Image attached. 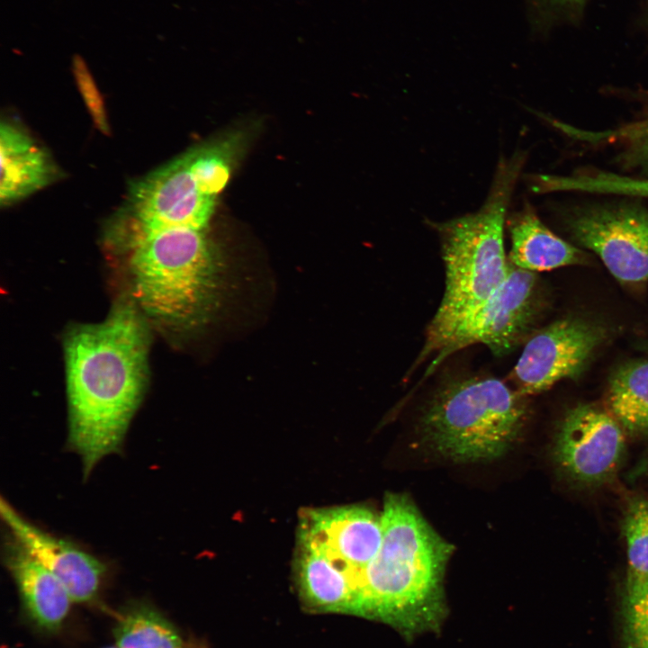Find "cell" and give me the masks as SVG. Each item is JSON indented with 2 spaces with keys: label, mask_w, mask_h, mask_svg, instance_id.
Here are the masks:
<instances>
[{
  "label": "cell",
  "mask_w": 648,
  "mask_h": 648,
  "mask_svg": "<svg viewBox=\"0 0 648 648\" xmlns=\"http://www.w3.org/2000/svg\"><path fill=\"white\" fill-rule=\"evenodd\" d=\"M68 446L88 477L121 450L144 396L148 334L132 303L118 304L99 323L79 325L65 339Z\"/></svg>",
  "instance_id": "6da1fadb"
},
{
  "label": "cell",
  "mask_w": 648,
  "mask_h": 648,
  "mask_svg": "<svg viewBox=\"0 0 648 648\" xmlns=\"http://www.w3.org/2000/svg\"><path fill=\"white\" fill-rule=\"evenodd\" d=\"M526 162V153L501 158L486 200L474 212L429 222L437 233L445 268L440 304L429 322L416 364L434 356L432 365L474 319L508 276L504 248L509 202Z\"/></svg>",
  "instance_id": "7a4b0ae2"
},
{
  "label": "cell",
  "mask_w": 648,
  "mask_h": 648,
  "mask_svg": "<svg viewBox=\"0 0 648 648\" xmlns=\"http://www.w3.org/2000/svg\"><path fill=\"white\" fill-rule=\"evenodd\" d=\"M382 541L359 572L360 615L412 628L433 621L453 546L410 500L388 493L381 514Z\"/></svg>",
  "instance_id": "3957f363"
},
{
  "label": "cell",
  "mask_w": 648,
  "mask_h": 648,
  "mask_svg": "<svg viewBox=\"0 0 648 648\" xmlns=\"http://www.w3.org/2000/svg\"><path fill=\"white\" fill-rule=\"evenodd\" d=\"M130 270L139 305L176 328L192 329L214 311L221 262L205 230L138 228Z\"/></svg>",
  "instance_id": "277c9868"
},
{
  "label": "cell",
  "mask_w": 648,
  "mask_h": 648,
  "mask_svg": "<svg viewBox=\"0 0 648 648\" xmlns=\"http://www.w3.org/2000/svg\"><path fill=\"white\" fill-rule=\"evenodd\" d=\"M523 397L493 376L467 375L446 381L422 412L425 438L453 461L497 459L520 434L526 413Z\"/></svg>",
  "instance_id": "5b68a950"
},
{
  "label": "cell",
  "mask_w": 648,
  "mask_h": 648,
  "mask_svg": "<svg viewBox=\"0 0 648 648\" xmlns=\"http://www.w3.org/2000/svg\"><path fill=\"white\" fill-rule=\"evenodd\" d=\"M219 194L193 148L135 182L130 200L138 228L205 230Z\"/></svg>",
  "instance_id": "8992f818"
},
{
  "label": "cell",
  "mask_w": 648,
  "mask_h": 648,
  "mask_svg": "<svg viewBox=\"0 0 648 648\" xmlns=\"http://www.w3.org/2000/svg\"><path fill=\"white\" fill-rule=\"evenodd\" d=\"M608 332L598 321L578 316L561 318L535 331L511 371L515 390L523 396L537 394L562 380L577 378Z\"/></svg>",
  "instance_id": "52a82bcc"
},
{
  "label": "cell",
  "mask_w": 648,
  "mask_h": 648,
  "mask_svg": "<svg viewBox=\"0 0 648 648\" xmlns=\"http://www.w3.org/2000/svg\"><path fill=\"white\" fill-rule=\"evenodd\" d=\"M570 232L594 252L619 283L648 282V211L635 204L602 206L575 212Z\"/></svg>",
  "instance_id": "ba28073f"
},
{
  "label": "cell",
  "mask_w": 648,
  "mask_h": 648,
  "mask_svg": "<svg viewBox=\"0 0 648 648\" xmlns=\"http://www.w3.org/2000/svg\"><path fill=\"white\" fill-rule=\"evenodd\" d=\"M536 273L515 266L503 284L474 319L453 339L431 372L446 356L473 344L486 346L493 355L505 356L533 335L540 311V293Z\"/></svg>",
  "instance_id": "9c48e42d"
},
{
  "label": "cell",
  "mask_w": 648,
  "mask_h": 648,
  "mask_svg": "<svg viewBox=\"0 0 648 648\" xmlns=\"http://www.w3.org/2000/svg\"><path fill=\"white\" fill-rule=\"evenodd\" d=\"M625 451L623 428L612 414L589 404L570 410L562 421L554 457L574 481H607L619 467Z\"/></svg>",
  "instance_id": "30bf717a"
},
{
  "label": "cell",
  "mask_w": 648,
  "mask_h": 648,
  "mask_svg": "<svg viewBox=\"0 0 648 648\" xmlns=\"http://www.w3.org/2000/svg\"><path fill=\"white\" fill-rule=\"evenodd\" d=\"M298 539L307 541L356 575L375 557L382 541L381 515L346 505L302 511Z\"/></svg>",
  "instance_id": "8fae6325"
},
{
  "label": "cell",
  "mask_w": 648,
  "mask_h": 648,
  "mask_svg": "<svg viewBox=\"0 0 648 648\" xmlns=\"http://www.w3.org/2000/svg\"><path fill=\"white\" fill-rule=\"evenodd\" d=\"M0 514L9 533L58 579L74 603L97 598L107 571L102 561L33 525L3 498Z\"/></svg>",
  "instance_id": "7c38bea8"
},
{
  "label": "cell",
  "mask_w": 648,
  "mask_h": 648,
  "mask_svg": "<svg viewBox=\"0 0 648 648\" xmlns=\"http://www.w3.org/2000/svg\"><path fill=\"white\" fill-rule=\"evenodd\" d=\"M4 562L29 618L45 632L58 631L73 603L64 585L11 533L4 547Z\"/></svg>",
  "instance_id": "4fadbf2b"
},
{
  "label": "cell",
  "mask_w": 648,
  "mask_h": 648,
  "mask_svg": "<svg viewBox=\"0 0 648 648\" xmlns=\"http://www.w3.org/2000/svg\"><path fill=\"white\" fill-rule=\"evenodd\" d=\"M295 580L303 604L316 612L360 615L357 576L312 544L297 538Z\"/></svg>",
  "instance_id": "5bb4252c"
},
{
  "label": "cell",
  "mask_w": 648,
  "mask_h": 648,
  "mask_svg": "<svg viewBox=\"0 0 648 648\" xmlns=\"http://www.w3.org/2000/svg\"><path fill=\"white\" fill-rule=\"evenodd\" d=\"M0 202L8 205L43 188L58 171L47 151L10 122L0 128Z\"/></svg>",
  "instance_id": "9a60e30c"
},
{
  "label": "cell",
  "mask_w": 648,
  "mask_h": 648,
  "mask_svg": "<svg viewBox=\"0 0 648 648\" xmlns=\"http://www.w3.org/2000/svg\"><path fill=\"white\" fill-rule=\"evenodd\" d=\"M507 225L508 257L515 266L537 273L584 262L582 251L549 230L527 203L508 217Z\"/></svg>",
  "instance_id": "2e32d148"
},
{
  "label": "cell",
  "mask_w": 648,
  "mask_h": 648,
  "mask_svg": "<svg viewBox=\"0 0 648 648\" xmlns=\"http://www.w3.org/2000/svg\"><path fill=\"white\" fill-rule=\"evenodd\" d=\"M608 400L611 414L623 428L648 435V360L618 366L609 380Z\"/></svg>",
  "instance_id": "e0dca14e"
},
{
  "label": "cell",
  "mask_w": 648,
  "mask_h": 648,
  "mask_svg": "<svg viewBox=\"0 0 648 648\" xmlns=\"http://www.w3.org/2000/svg\"><path fill=\"white\" fill-rule=\"evenodd\" d=\"M113 636L119 648H186L174 625L144 601L131 603L121 611Z\"/></svg>",
  "instance_id": "ac0fdd59"
},
{
  "label": "cell",
  "mask_w": 648,
  "mask_h": 648,
  "mask_svg": "<svg viewBox=\"0 0 648 648\" xmlns=\"http://www.w3.org/2000/svg\"><path fill=\"white\" fill-rule=\"evenodd\" d=\"M623 527L628 560L627 580H648V500L637 499L629 505Z\"/></svg>",
  "instance_id": "d6986e66"
},
{
  "label": "cell",
  "mask_w": 648,
  "mask_h": 648,
  "mask_svg": "<svg viewBox=\"0 0 648 648\" xmlns=\"http://www.w3.org/2000/svg\"><path fill=\"white\" fill-rule=\"evenodd\" d=\"M624 635L626 648H648V580H627Z\"/></svg>",
  "instance_id": "ffe728a7"
},
{
  "label": "cell",
  "mask_w": 648,
  "mask_h": 648,
  "mask_svg": "<svg viewBox=\"0 0 648 648\" xmlns=\"http://www.w3.org/2000/svg\"><path fill=\"white\" fill-rule=\"evenodd\" d=\"M76 77L80 93L94 120L95 126L104 134H108V124L104 105L92 77L79 61L76 64Z\"/></svg>",
  "instance_id": "44dd1931"
},
{
  "label": "cell",
  "mask_w": 648,
  "mask_h": 648,
  "mask_svg": "<svg viewBox=\"0 0 648 648\" xmlns=\"http://www.w3.org/2000/svg\"><path fill=\"white\" fill-rule=\"evenodd\" d=\"M553 3L562 4V5H569V6H576L579 4H581L583 0H550Z\"/></svg>",
  "instance_id": "7402d4cb"
},
{
  "label": "cell",
  "mask_w": 648,
  "mask_h": 648,
  "mask_svg": "<svg viewBox=\"0 0 648 648\" xmlns=\"http://www.w3.org/2000/svg\"><path fill=\"white\" fill-rule=\"evenodd\" d=\"M644 192H645V194H646L647 197H648V181H647L646 184H645Z\"/></svg>",
  "instance_id": "603a6c76"
},
{
  "label": "cell",
  "mask_w": 648,
  "mask_h": 648,
  "mask_svg": "<svg viewBox=\"0 0 648 648\" xmlns=\"http://www.w3.org/2000/svg\"><path fill=\"white\" fill-rule=\"evenodd\" d=\"M103 648H119V647L114 644L113 646H106V647H103Z\"/></svg>",
  "instance_id": "cb8c5ba5"
},
{
  "label": "cell",
  "mask_w": 648,
  "mask_h": 648,
  "mask_svg": "<svg viewBox=\"0 0 648 648\" xmlns=\"http://www.w3.org/2000/svg\"><path fill=\"white\" fill-rule=\"evenodd\" d=\"M186 648H187V647H186ZM190 648H202V647H201V646H196V645H195L194 647L193 646V647H190Z\"/></svg>",
  "instance_id": "d4e9b609"
}]
</instances>
